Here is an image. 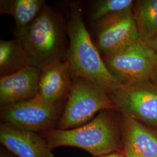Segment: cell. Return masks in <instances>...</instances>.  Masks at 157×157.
I'll return each mask as SVG.
<instances>
[{
  "instance_id": "6da1fadb",
  "label": "cell",
  "mask_w": 157,
  "mask_h": 157,
  "mask_svg": "<svg viewBox=\"0 0 157 157\" xmlns=\"http://www.w3.org/2000/svg\"><path fill=\"white\" fill-rule=\"evenodd\" d=\"M29 65L40 70L67 59L69 47L67 23L61 13L45 4L26 28L13 31Z\"/></svg>"
},
{
  "instance_id": "7a4b0ae2",
  "label": "cell",
  "mask_w": 157,
  "mask_h": 157,
  "mask_svg": "<svg viewBox=\"0 0 157 157\" xmlns=\"http://www.w3.org/2000/svg\"><path fill=\"white\" fill-rule=\"evenodd\" d=\"M67 22L69 47L67 60L73 77L90 80L103 87L109 93L122 84L105 65L101 54L86 28L82 10L78 2L70 4Z\"/></svg>"
},
{
  "instance_id": "3957f363",
  "label": "cell",
  "mask_w": 157,
  "mask_h": 157,
  "mask_svg": "<svg viewBox=\"0 0 157 157\" xmlns=\"http://www.w3.org/2000/svg\"><path fill=\"white\" fill-rule=\"evenodd\" d=\"M51 149L62 146L82 148L94 157L118 151V124L109 110L99 112L91 121L75 129H53L43 132Z\"/></svg>"
},
{
  "instance_id": "277c9868",
  "label": "cell",
  "mask_w": 157,
  "mask_h": 157,
  "mask_svg": "<svg viewBox=\"0 0 157 157\" xmlns=\"http://www.w3.org/2000/svg\"><path fill=\"white\" fill-rule=\"evenodd\" d=\"M115 109L105 89L90 80L73 77L58 129H75L91 121L95 114Z\"/></svg>"
},
{
  "instance_id": "5b68a950",
  "label": "cell",
  "mask_w": 157,
  "mask_h": 157,
  "mask_svg": "<svg viewBox=\"0 0 157 157\" xmlns=\"http://www.w3.org/2000/svg\"><path fill=\"white\" fill-rule=\"evenodd\" d=\"M102 59L109 71L122 84L148 82L157 71L154 51L140 38Z\"/></svg>"
},
{
  "instance_id": "8992f818",
  "label": "cell",
  "mask_w": 157,
  "mask_h": 157,
  "mask_svg": "<svg viewBox=\"0 0 157 157\" xmlns=\"http://www.w3.org/2000/svg\"><path fill=\"white\" fill-rule=\"evenodd\" d=\"M62 105H52L36 96L1 108L2 124L15 129L32 132L54 129L62 116Z\"/></svg>"
},
{
  "instance_id": "52a82bcc",
  "label": "cell",
  "mask_w": 157,
  "mask_h": 157,
  "mask_svg": "<svg viewBox=\"0 0 157 157\" xmlns=\"http://www.w3.org/2000/svg\"><path fill=\"white\" fill-rule=\"evenodd\" d=\"M115 109L140 122L157 126V85L148 82L122 84L110 92Z\"/></svg>"
},
{
  "instance_id": "ba28073f",
  "label": "cell",
  "mask_w": 157,
  "mask_h": 157,
  "mask_svg": "<svg viewBox=\"0 0 157 157\" xmlns=\"http://www.w3.org/2000/svg\"><path fill=\"white\" fill-rule=\"evenodd\" d=\"M93 26V41L102 58L112 55L139 38L133 9L108 15Z\"/></svg>"
},
{
  "instance_id": "9c48e42d",
  "label": "cell",
  "mask_w": 157,
  "mask_h": 157,
  "mask_svg": "<svg viewBox=\"0 0 157 157\" xmlns=\"http://www.w3.org/2000/svg\"><path fill=\"white\" fill-rule=\"evenodd\" d=\"M73 76L67 60L55 62L40 71L37 97L52 105L67 100Z\"/></svg>"
},
{
  "instance_id": "30bf717a",
  "label": "cell",
  "mask_w": 157,
  "mask_h": 157,
  "mask_svg": "<svg viewBox=\"0 0 157 157\" xmlns=\"http://www.w3.org/2000/svg\"><path fill=\"white\" fill-rule=\"evenodd\" d=\"M40 71L29 65L0 78L1 108L35 97L38 91Z\"/></svg>"
},
{
  "instance_id": "8fae6325",
  "label": "cell",
  "mask_w": 157,
  "mask_h": 157,
  "mask_svg": "<svg viewBox=\"0 0 157 157\" xmlns=\"http://www.w3.org/2000/svg\"><path fill=\"white\" fill-rule=\"evenodd\" d=\"M124 157H157V137L140 122L122 114Z\"/></svg>"
},
{
  "instance_id": "7c38bea8",
  "label": "cell",
  "mask_w": 157,
  "mask_h": 157,
  "mask_svg": "<svg viewBox=\"0 0 157 157\" xmlns=\"http://www.w3.org/2000/svg\"><path fill=\"white\" fill-rule=\"evenodd\" d=\"M1 143L18 157H54L45 139L36 132L0 126Z\"/></svg>"
},
{
  "instance_id": "4fadbf2b",
  "label": "cell",
  "mask_w": 157,
  "mask_h": 157,
  "mask_svg": "<svg viewBox=\"0 0 157 157\" xmlns=\"http://www.w3.org/2000/svg\"><path fill=\"white\" fill-rule=\"evenodd\" d=\"M46 3L44 0H1L0 13L13 17L16 28H26L39 15Z\"/></svg>"
},
{
  "instance_id": "5bb4252c",
  "label": "cell",
  "mask_w": 157,
  "mask_h": 157,
  "mask_svg": "<svg viewBox=\"0 0 157 157\" xmlns=\"http://www.w3.org/2000/svg\"><path fill=\"white\" fill-rule=\"evenodd\" d=\"M133 12L139 38L148 42L157 37V0L136 1Z\"/></svg>"
},
{
  "instance_id": "9a60e30c",
  "label": "cell",
  "mask_w": 157,
  "mask_h": 157,
  "mask_svg": "<svg viewBox=\"0 0 157 157\" xmlns=\"http://www.w3.org/2000/svg\"><path fill=\"white\" fill-rule=\"evenodd\" d=\"M22 48L14 38L0 40V77L15 73L29 66Z\"/></svg>"
},
{
  "instance_id": "2e32d148",
  "label": "cell",
  "mask_w": 157,
  "mask_h": 157,
  "mask_svg": "<svg viewBox=\"0 0 157 157\" xmlns=\"http://www.w3.org/2000/svg\"><path fill=\"white\" fill-rule=\"evenodd\" d=\"M133 4L132 0L94 1L89 13V21L93 25L108 15L133 9Z\"/></svg>"
},
{
  "instance_id": "e0dca14e",
  "label": "cell",
  "mask_w": 157,
  "mask_h": 157,
  "mask_svg": "<svg viewBox=\"0 0 157 157\" xmlns=\"http://www.w3.org/2000/svg\"><path fill=\"white\" fill-rule=\"evenodd\" d=\"M146 43L154 51L157 59V37Z\"/></svg>"
},
{
  "instance_id": "ac0fdd59",
  "label": "cell",
  "mask_w": 157,
  "mask_h": 157,
  "mask_svg": "<svg viewBox=\"0 0 157 157\" xmlns=\"http://www.w3.org/2000/svg\"><path fill=\"white\" fill-rule=\"evenodd\" d=\"M103 157H124V156H121L120 155H118L117 154H110V155H105V156H103Z\"/></svg>"
},
{
  "instance_id": "d6986e66",
  "label": "cell",
  "mask_w": 157,
  "mask_h": 157,
  "mask_svg": "<svg viewBox=\"0 0 157 157\" xmlns=\"http://www.w3.org/2000/svg\"><path fill=\"white\" fill-rule=\"evenodd\" d=\"M152 79H153L154 81V83L157 85V71L155 72V74H154V76H153V78H152Z\"/></svg>"
},
{
  "instance_id": "ffe728a7",
  "label": "cell",
  "mask_w": 157,
  "mask_h": 157,
  "mask_svg": "<svg viewBox=\"0 0 157 157\" xmlns=\"http://www.w3.org/2000/svg\"></svg>"
}]
</instances>
